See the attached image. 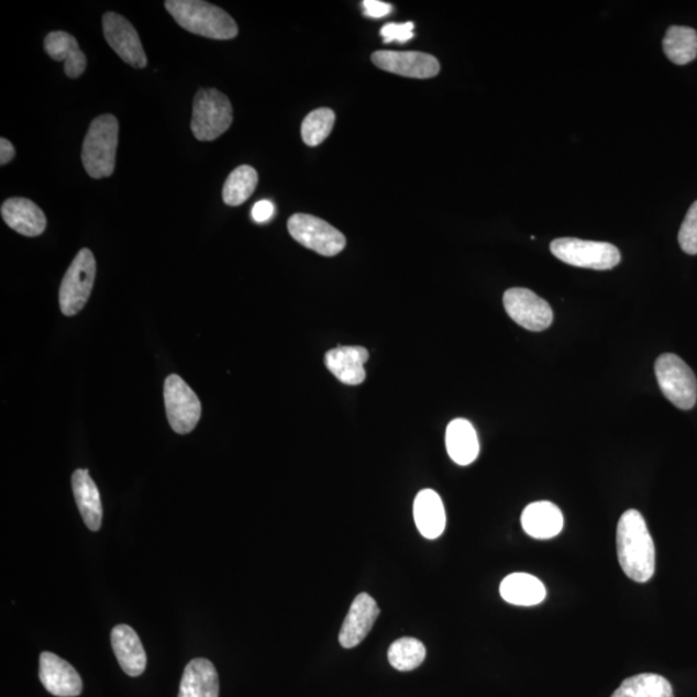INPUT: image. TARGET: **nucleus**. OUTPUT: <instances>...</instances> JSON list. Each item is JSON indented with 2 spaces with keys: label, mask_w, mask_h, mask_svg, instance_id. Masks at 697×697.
I'll return each mask as SVG.
<instances>
[{
  "label": "nucleus",
  "mask_w": 697,
  "mask_h": 697,
  "mask_svg": "<svg viewBox=\"0 0 697 697\" xmlns=\"http://www.w3.org/2000/svg\"><path fill=\"white\" fill-rule=\"evenodd\" d=\"M233 107L228 96L209 88L199 90L192 103L191 131L199 141H213L233 123Z\"/></svg>",
  "instance_id": "nucleus-4"
},
{
  "label": "nucleus",
  "mask_w": 697,
  "mask_h": 697,
  "mask_svg": "<svg viewBox=\"0 0 697 697\" xmlns=\"http://www.w3.org/2000/svg\"><path fill=\"white\" fill-rule=\"evenodd\" d=\"M44 49L55 62L65 63V74L69 78H79L87 68V58L80 51L76 38L66 32H52L44 41Z\"/></svg>",
  "instance_id": "nucleus-22"
},
{
  "label": "nucleus",
  "mask_w": 697,
  "mask_h": 697,
  "mask_svg": "<svg viewBox=\"0 0 697 697\" xmlns=\"http://www.w3.org/2000/svg\"><path fill=\"white\" fill-rule=\"evenodd\" d=\"M427 649L417 638L403 637L391 643L389 663L399 672H411L424 663Z\"/></svg>",
  "instance_id": "nucleus-28"
},
{
  "label": "nucleus",
  "mask_w": 697,
  "mask_h": 697,
  "mask_svg": "<svg viewBox=\"0 0 697 697\" xmlns=\"http://www.w3.org/2000/svg\"><path fill=\"white\" fill-rule=\"evenodd\" d=\"M335 120L336 115L331 109L321 108L311 111L301 125L303 143L311 147L321 145L330 136Z\"/></svg>",
  "instance_id": "nucleus-29"
},
{
  "label": "nucleus",
  "mask_w": 697,
  "mask_h": 697,
  "mask_svg": "<svg viewBox=\"0 0 697 697\" xmlns=\"http://www.w3.org/2000/svg\"><path fill=\"white\" fill-rule=\"evenodd\" d=\"M369 354L363 346H338L325 354V366L346 385H359L366 379L365 365Z\"/></svg>",
  "instance_id": "nucleus-15"
},
{
  "label": "nucleus",
  "mask_w": 697,
  "mask_h": 697,
  "mask_svg": "<svg viewBox=\"0 0 697 697\" xmlns=\"http://www.w3.org/2000/svg\"><path fill=\"white\" fill-rule=\"evenodd\" d=\"M217 667L207 659H195L185 667L179 697H219Z\"/></svg>",
  "instance_id": "nucleus-20"
},
{
  "label": "nucleus",
  "mask_w": 697,
  "mask_h": 697,
  "mask_svg": "<svg viewBox=\"0 0 697 697\" xmlns=\"http://www.w3.org/2000/svg\"><path fill=\"white\" fill-rule=\"evenodd\" d=\"M118 135H120V124L114 115H100L91 123L85 139L84 150H81V162H84L86 173L92 179H106V177L113 175Z\"/></svg>",
  "instance_id": "nucleus-3"
},
{
  "label": "nucleus",
  "mask_w": 697,
  "mask_h": 697,
  "mask_svg": "<svg viewBox=\"0 0 697 697\" xmlns=\"http://www.w3.org/2000/svg\"><path fill=\"white\" fill-rule=\"evenodd\" d=\"M380 608L376 600L368 596L367 593L354 598L340 632V644L344 649H353L365 640L373 629L377 618H379Z\"/></svg>",
  "instance_id": "nucleus-14"
},
{
  "label": "nucleus",
  "mask_w": 697,
  "mask_h": 697,
  "mask_svg": "<svg viewBox=\"0 0 697 697\" xmlns=\"http://www.w3.org/2000/svg\"><path fill=\"white\" fill-rule=\"evenodd\" d=\"M678 242L682 250L688 255H697V200L689 210L682 224Z\"/></svg>",
  "instance_id": "nucleus-30"
},
{
  "label": "nucleus",
  "mask_w": 697,
  "mask_h": 697,
  "mask_svg": "<svg viewBox=\"0 0 697 697\" xmlns=\"http://www.w3.org/2000/svg\"><path fill=\"white\" fill-rule=\"evenodd\" d=\"M522 528L529 536L539 540L560 535L565 524L561 509L551 501L532 502L522 513Z\"/></svg>",
  "instance_id": "nucleus-18"
},
{
  "label": "nucleus",
  "mask_w": 697,
  "mask_h": 697,
  "mask_svg": "<svg viewBox=\"0 0 697 697\" xmlns=\"http://www.w3.org/2000/svg\"><path fill=\"white\" fill-rule=\"evenodd\" d=\"M96 277V259L88 248L80 250L66 272L60 287L63 314L73 317L85 308L92 292Z\"/></svg>",
  "instance_id": "nucleus-8"
},
{
  "label": "nucleus",
  "mask_w": 697,
  "mask_h": 697,
  "mask_svg": "<svg viewBox=\"0 0 697 697\" xmlns=\"http://www.w3.org/2000/svg\"><path fill=\"white\" fill-rule=\"evenodd\" d=\"M40 678L44 688L57 697H77L84 689L73 665L52 652H42L40 656Z\"/></svg>",
  "instance_id": "nucleus-13"
},
{
  "label": "nucleus",
  "mask_w": 697,
  "mask_h": 697,
  "mask_svg": "<svg viewBox=\"0 0 697 697\" xmlns=\"http://www.w3.org/2000/svg\"><path fill=\"white\" fill-rule=\"evenodd\" d=\"M500 595L510 605L536 606L545 599L546 589L538 577L517 573L504 578Z\"/></svg>",
  "instance_id": "nucleus-24"
},
{
  "label": "nucleus",
  "mask_w": 697,
  "mask_h": 697,
  "mask_svg": "<svg viewBox=\"0 0 697 697\" xmlns=\"http://www.w3.org/2000/svg\"><path fill=\"white\" fill-rule=\"evenodd\" d=\"M288 232L296 242L322 256H336L346 246L343 233L328 221L308 213H296L288 220Z\"/></svg>",
  "instance_id": "nucleus-7"
},
{
  "label": "nucleus",
  "mask_w": 697,
  "mask_h": 697,
  "mask_svg": "<svg viewBox=\"0 0 697 697\" xmlns=\"http://www.w3.org/2000/svg\"><path fill=\"white\" fill-rule=\"evenodd\" d=\"M611 697H673V688L659 674L643 673L622 682Z\"/></svg>",
  "instance_id": "nucleus-26"
},
{
  "label": "nucleus",
  "mask_w": 697,
  "mask_h": 697,
  "mask_svg": "<svg viewBox=\"0 0 697 697\" xmlns=\"http://www.w3.org/2000/svg\"><path fill=\"white\" fill-rule=\"evenodd\" d=\"M667 58L676 65H686L697 56V33L692 27L671 26L663 42Z\"/></svg>",
  "instance_id": "nucleus-25"
},
{
  "label": "nucleus",
  "mask_w": 697,
  "mask_h": 697,
  "mask_svg": "<svg viewBox=\"0 0 697 697\" xmlns=\"http://www.w3.org/2000/svg\"><path fill=\"white\" fill-rule=\"evenodd\" d=\"M74 498H76L81 518L88 529L100 531L102 523V504L98 486L87 469L74 472L71 477Z\"/></svg>",
  "instance_id": "nucleus-21"
},
{
  "label": "nucleus",
  "mask_w": 697,
  "mask_h": 697,
  "mask_svg": "<svg viewBox=\"0 0 697 697\" xmlns=\"http://www.w3.org/2000/svg\"><path fill=\"white\" fill-rule=\"evenodd\" d=\"M16 151L7 139H0V165L5 166L14 158Z\"/></svg>",
  "instance_id": "nucleus-34"
},
{
  "label": "nucleus",
  "mask_w": 697,
  "mask_h": 697,
  "mask_svg": "<svg viewBox=\"0 0 697 697\" xmlns=\"http://www.w3.org/2000/svg\"><path fill=\"white\" fill-rule=\"evenodd\" d=\"M103 35L109 46L125 64L144 69L147 58L136 29L121 14L109 12L102 18Z\"/></svg>",
  "instance_id": "nucleus-11"
},
{
  "label": "nucleus",
  "mask_w": 697,
  "mask_h": 697,
  "mask_svg": "<svg viewBox=\"0 0 697 697\" xmlns=\"http://www.w3.org/2000/svg\"><path fill=\"white\" fill-rule=\"evenodd\" d=\"M363 10L368 18L381 19L388 16L392 11V7L388 3L380 2V0H365L362 3Z\"/></svg>",
  "instance_id": "nucleus-33"
},
{
  "label": "nucleus",
  "mask_w": 697,
  "mask_h": 697,
  "mask_svg": "<svg viewBox=\"0 0 697 697\" xmlns=\"http://www.w3.org/2000/svg\"><path fill=\"white\" fill-rule=\"evenodd\" d=\"M617 545L620 566L626 575L637 583L651 580L655 574V545L640 511L630 509L621 516Z\"/></svg>",
  "instance_id": "nucleus-1"
},
{
  "label": "nucleus",
  "mask_w": 697,
  "mask_h": 697,
  "mask_svg": "<svg viewBox=\"0 0 697 697\" xmlns=\"http://www.w3.org/2000/svg\"><path fill=\"white\" fill-rule=\"evenodd\" d=\"M2 218L14 232L25 236H38L47 228L46 214L26 198L7 199L2 204Z\"/></svg>",
  "instance_id": "nucleus-16"
},
{
  "label": "nucleus",
  "mask_w": 697,
  "mask_h": 697,
  "mask_svg": "<svg viewBox=\"0 0 697 697\" xmlns=\"http://www.w3.org/2000/svg\"><path fill=\"white\" fill-rule=\"evenodd\" d=\"M413 518L422 536L439 539L446 529V511L441 496L433 489H422L413 502Z\"/></svg>",
  "instance_id": "nucleus-19"
},
{
  "label": "nucleus",
  "mask_w": 697,
  "mask_h": 697,
  "mask_svg": "<svg viewBox=\"0 0 697 697\" xmlns=\"http://www.w3.org/2000/svg\"><path fill=\"white\" fill-rule=\"evenodd\" d=\"M660 389L681 410H692L697 400V380L693 369L676 354L660 355L655 363Z\"/></svg>",
  "instance_id": "nucleus-5"
},
{
  "label": "nucleus",
  "mask_w": 697,
  "mask_h": 697,
  "mask_svg": "<svg viewBox=\"0 0 697 697\" xmlns=\"http://www.w3.org/2000/svg\"><path fill=\"white\" fill-rule=\"evenodd\" d=\"M373 63L381 70L407 78L429 79L441 71L440 62L424 52L377 51Z\"/></svg>",
  "instance_id": "nucleus-12"
},
{
  "label": "nucleus",
  "mask_w": 697,
  "mask_h": 697,
  "mask_svg": "<svg viewBox=\"0 0 697 697\" xmlns=\"http://www.w3.org/2000/svg\"><path fill=\"white\" fill-rule=\"evenodd\" d=\"M449 455L458 465H469L479 455V441L476 429L465 419L451 421L446 432Z\"/></svg>",
  "instance_id": "nucleus-23"
},
{
  "label": "nucleus",
  "mask_w": 697,
  "mask_h": 697,
  "mask_svg": "<svg viewBox=\"0 0 697 697\" xmlns=\"http://www.w3.org/2000/svg\"><path fill=\"white\" fill-rule=\"evenodd\" d=\"M165 405L169 425L177 434H188L195 430L202 414V405L196 391L180 376L167 377Z\"/></svg>",
  "instance_id": "nucleus-9"
},
{
  "label": "nucleus",
  "mask_w": 697,
  "mask_h": 697,
  "mask_svg": "<svg viewBox=\"0 0 697 697\" xmlns=\"http://www.w3.org/2000/svg\"><path fill=\"white\" fill-rule=\"evenodd\" d=\"M274 213H276V206H274L270 200H258L254 209H252V219H254L257 224H264V222H268L273 219Z\"/></svg>",
  "instance_id": "nucleus-32"
},
{
  "label": "nucleus",
  "mask_w": 697,
  "mask_h": 697,
  "mask_svg": "<svg viewBox=\"0 0 697 697\" xmlns=\"http://www.w3.org/2000/svg\"><path fill=\"white\" fill-rule=\"evenodd\" d=\"M413 22H406V24H388L381 29L380 33L384 43H406L413 38Z\"/></svg>",
  "instance_id": "nucleus-31"
},
{
  "label": "nucleus",
  "mask_w": 697,
  "mask_h": 697,
  "mask_svg": "<svg viewBox=\"0 0 697 697\" xmlns=\"http://www.w3.org/2000/svg\"><path fill=\"white\" fill-rule=\"evenodd\" d=\"M111 646L118 663L130 677H139L145 672V650L137 633L131 627L121 624L111 630Z\"/></svg>",
  "instance_id": "nucleus-17"
},
{
  "label": "nucleus",
  "mask_w": 697,
  "mask_h": 697,
  "mask_svg": "<svg viewBox=\"0 0 697 697\" xmlns=\"http://www.w3.org/2000/svg\"><path fill=\"white\" fill-rule=\"evenodd\" d=\"M552 254L577 268L610 270L620 263V251L611 243L560 239L551 244Z\"/></svg>",
  "instance_id": "nucleus-6"
},
{
  "label": "nucleus",
  "mask_w": 697,
  "mask_h": 697,
  "mask_svg": "<svg viewBox=\"0 0 697 697\" xmlns=\"http://www.w3.org/2000/svg\"><path fill=\"white\" fill-rule=\"evenodd\" d=\"M166 9L185 31L217 41L234 40L239 26L218 5L203 0H167Z\"/></svg>",
  "instance_id": "nucleus-2"
},
{
  "label": "nucleus",
  "mask_w": 697,
  "mask_h": 697,
  "mask_svg": "<svg viewBox=\"0 0 697 697\" xmlns=\"http://www.w3.org/2000/svg\"><path fill=\"white\" fill-rule=\"evenodd\" d=\"M257 181L258 176L255 168L251 166L235 168L225 181L222 199L228 206H241L254 195Z\"/></svg>",
  "instance_id": "nucleus-27"
},
{
  "label": "nucleus",
  "mask_w": 697,
  "mask_h": 697,
  "mask_svg": "<svg viewBox=\"0 0 697 697\" xmlns=\"http://www.w3.org/2000/svg\"><path fill=\"white\" fill-rule=\"evenodd\" d=\"M508 316L521 328L540 332L551 328L553 310L549 303L528 288H510L504 294Z\"/></svg>",
  "instance_id": "nucleus-10"
}]
</instances>
